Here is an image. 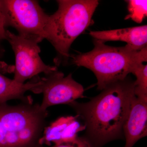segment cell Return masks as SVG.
<instances>
[{
  "label": "cell",
  "mask_w": 147,
  "mask_h": 147,
  "mask_svg": "<svg viewBox=\"0 0 147 147\" xmlns=\"http://www.w3.org/2000/svg\"><path fill=\"white\" fill-rule=\"evenodd\" d=\"M57 10L49 15L44 30V39L55 47L58 54L56 65L67 61L69 50L75 39L92 22L99 2L96 0H58Z\"/></svg>",
  "instance_id": "3957f363"
},
{
  "label": "cell",
  "mask_w": 147,
  "mask_h": 147,
  "mask_svg": "<svg viewBox=\"0 0 147 147\" xmlns=\"http://www.w3.org/2000/svg\"><path fill=\"white\" fill-rule=\"evenodd\" d=\"M94 44L91 51L71 57L74 64L88 69L94 73L97 89L100 90L125 79L137 65L147 62V47L135 50L127 45L113 47L96 39Z\"/></svg>",
  "instance_id": "7a4b0ae2"
},
{
  "label": "cell",
  "mask_w": 147,
  "mask_h": 147,
  "mask_svg": "<svg viewBox=\"0 0 147 147\" xmlns=\"http://www.w3.org/2000/svg\"><path fill=\"white\" fill-rule=\"evenodd\" d=\"M4 50L3 47H2L1 45V43H0V58L2 57L4 54Z\"/></svg>",
  "instance_id": "2e32d148"
},
{
  "label": "cell",
  "mask_w": 147,
  "mask_h": 147,
  "mask_svg": "<svg viewBox=\"0 0 147 147\" xmlns=\"http://www.w3.org/2000/svg\"><path fill=\"white\" fill-rule=\"evenodd\" d=\"M124 147H133L140 139L147 135V101L135 96L124 123Z\"/></svg>",
  "instance_id": "ba28073f"
},
{
  "label": "cell",
  "mask_w": 147,
  "mask_h": 147,
  "mask_svg": "<svg viewBox=\"0 0 147 147\" xmlns=\"http://www.w3.org/2000/svg\"><path fill=\"white\" fill-rule=\"evenodd\" d=\"M47 115L32 99L16 105L0 104V147H38Z\"/></svg>",
  "instance_id": "277c9868"
},
{
  "label": "cell",
  "mask_w": 147,
  "mask_h": 147,
  "mask_svg": "<svg viewBox=\"0 0 147 147\" xmlns=\"http://www.w3.org/2000/svg\"><path fill=\"white\" fill-rule=\"evenodd\" d=\"M76 115L61 117L45 127L43 135L40 139L39 146H50L73 141L78 137L80 131L85 130V125L80 123Z\"/></svg>",
  "instance_id": "9c48e42d"
},
{
  "label": "cell",
  "mask_w": 147,
  "mask_h": 147,
  "mask_svg": "<svg viewBox=\"0 0 147 147\" xmlns=\"http://www.w3.org/2000/svg\"><path fill=\"white\" fill-rule=\"evenodd\" d=\"M39 93L43 94L40 108L46 111L49 107L59 104L68 105L84 97V87L72 78L71 74L65 77L58 70L41 78Z\"/></svg>",
  "instance_id": "52a82bcc"
},
{
  "label": "cell",
  "mask_w": 147,
  "mask_h": 147,
  "mask_svg": "<svg viewBox=\"0 0 147 147\" xmlns=\"http://www.w3.org/2000/svg\"><path fill=\"white\" fill-rule=\"evenodd\" d=\"M38 147H93L89 141L84 137H78L73 141L64 142L52 146L44 147L38 146Z\"/></svg>",
  "instance_id": "5bb4252c"
},
{
  "label": "cell",
  "mask_w": 147,
  "mask_h": 147,
  "mask_svg": "<svg viewBox=\"0 0 147 147\" xmlns=\"http://www.w3.org/2000/svg\"><path fill=\"white\" fill-rule=\"evenodd\" d=\"M136 76L134 82V92L135 96L142 100L147 101V65L139 64L132 71Z\"/></svg>",
  "instance_id": "7c38bea8"
},
{
  "label": "cell",
  "mask_w": 147,
  "mask_h": 147,
  "mask_svg": "<svg viewBox=\"0 0 147 147\" xmlns=\"http://www.w3.org/2000/svg\"><path fill=\"white\" fill-rule=\"evenodd\" d=\"M6 26L5 19L2 10L0 0V41L6 39Z\"/></svg>",
  "instance_id": "9a60e30c"
},
{
  "label": "cell",
  "mask_w": 147,
  "mask_h": 147,
  "mask_svg": "<svg viewBox=\"0 0 147 147\" xmlns=\"http://www.w3.org/2000/svg\"><path fill=\"white\" fill-rule=\"evenodd\" d=\"M41 84V79L39 78H36L26 84H19L0 73V104L13 99H19L23 101L30 100V98L25 96V93L30 91L38 94Z\"/></svg>",
  "instance_id": "8fae6325"
},
{
  "label": "cell",
  "mask_w": 147,
  "mask_h": 147,
  "mask_svg": "<svg viewBox=\"0 0 147 147\" xmlns=\"http://www.w3.org/2000/svg\"><path fill=\"white\" fill-rule=\"evenodd\" d=\"M89 34L94 39L105 42L108 41H121L135 50L147 47V26L131 27L110 30L90 31Z\"/></svg>",
  "instance_id": "30bf717a"
},
{
  "label": "cell",
  "mask_w": 147,
  "mask_h": 147,
  "mask_svg": "<svg viewBox=\"0 0 147 147\" xmlns=\"http://www.w3.org/2000/svg\"><path fill=\"white\" fill-rule=\"evenodd\" d=\"M6 26L16 29L18 35L39 43L44 39L49 15L33 0H1Z\"/></svg>",
  "instance_id": "5b68a950"
},
{
  "label": "cell",
  "mask_w": 147,
  "mask_h": 147,
  "mask_svg": "<svg viewBox=\"0 0 147 147\" xmlns=\"http://www.w3.org/2000/svg\"><path fill=\"white\" fill-rule=\"evenodd\" d=\"M6 40H8L15 56L13 80L24 84L27 80L41 73L45 75L58 70L57 66L45 64L40 57L38 42L27 39L6 30Z\"/></svg>",
  "instance_id": "8992f818"
},
{
  "label": "cell",
  "mask_w": 147,
  "mask_h": 147,
  "mask_svg": "<svg viewBox=\"0 0 147 147\" xmlns=\"http://www.w3.org/2000/svg\"><path fill=\"white\" fill-rule=\"evenodd\" d=\"M126 2L129 13L125 16V19H131L138 24L142 23L147 15L146 0H129Z\"/></svg>",
  "instance_id": "4fadbf2b"
},
{
  "label": "cell",
  "mask_w": 147,
  "mask_h": 147,
  "mask_svg": "<svg viewBox=\"0 0 147 147\" xmlns=\"http://www.w3.org/2000/svg\"><path fill=\"white\" fill-rule=\"evenodd\" d=\"M134 82L127 76L110 84L88 102L75 100L68 104L84 121V137L93 147L124 139L123 127L135 96Z\"/></svg>",
  "instance_id": "6da1fadb"
}]
</instances>
